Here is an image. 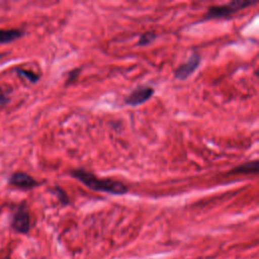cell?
Segmentation results:
<instances>
[{
	"label": "cell",
	"mask_w": 259,
	"mask_h": 259,
	"mask_svg": "<svg viewBox=\"0 0 259 259\" xmlns=\"http://www.w3.org/2000/svg\"><path fill=\"white\" fill-rule=\"evenodd\" d=\"M154 92V89L150 86H138L124 98V102L132 106L143 104L152 97Z\"/></svg>",
	"instance_id": "obj_5"
},
{
	"label": "cell",
	"mask_w": 259,
	"mask_h": 259,
	"mask_svg": "<svg viewBox=\"0 0 259 259\" xmlns=\"http://www.w3.org/2000/svg\"><path fill=\"white\" fill-rule=\"evenodd\" d=\"M70 175L95 191L107 192L114 195H121L128 191V188L122 182L109 178L101 179L84 169L72 170Z\"/></svg>",
	"instance_id": "obj_1"
},
{
	"label": "cell",
	"mask_w": 259,
	"mask_h": 259,
	"mask_svg": "<svg viewBox=\"0 0 259 259\" xmlns=\"http://www.w3.org/2000/svg\"><path fill=\"white\" fill-rule=\"evenodd\" d=\"M9 183L17 188L28 190L36 187L39 183L29 174L25 172H15L9 178Z\"/></svg>",
	"instance_id": "obj_6"
},
{
	"label": "cell",
	"mask_w": 259,
	"mask_h": 259,
	"mask_svg": "<svg viewBox=\"0 0 259 259\" xmlns=\"http://www.w3.org/2000/svg\"><path fill=\"white\" fill-rule=\"evenodd\" d=\"M22 34L19 29H0V44L11 42L22 36Z\"/></svg>",
	"instance_id": "obj_8"
},
{
	"label": "cell",
	"mask_w": 259,
	"mask_h": 259,
	"mask_svg": "<svg viewBox=\"0 0 259 259\" xmlns=\"http://www.w3.org/2000/svg\"><path fill=\"white\" fill-rule=\"evenodd\" d=\"M53 191H54V193L57 195L58 199L61 201L62 204L66 205V204L69 203V197H68V195L66 194V192H65L62 188H60L59 186H56Z\"/></svg>",
	"instance_id": "obj_11"
},
{
	"label": "cell",
	"mask_w": 259,
	"mask_h": 259,
	"mask_svg": "<svg viewBox=\"0 0 259 259\" xmlns=\"http://www.w3.org/2000/svg\"><path fill=\"white\" fill-rule=\"evenodd\" d=\"M156 33L154 32H151V31H148V32H144L140 35V38H139V41H138V45L139 46H147L149 44H151L155 38H156Z\"/></svg>",
	"instance_id": "obj_10"
},
{
	"label": "cell",
	"mask_w": 259,
	"mask_h": 259,
	"mask_svg": "<svg viewBox=\"0 0 259 259\" xmlns=\"http://www.w3.org/2000/svg\"><path fill=\"white\" fill-rule=\"evenodd\" d=\"M254 3H256V1L237 0V1H232L228 4H224V5H220V6H211L208 8L207 12L204 14V16L201 18L200 21L229 17L232 14L236 13L237 11L244 9L245 7H248Z\"/></svg>",
	"instance_id": "obj_2"
},
{
	"label": "cell",
	"mask_w": 259,
	"mask_h": 259,
	"mask_svg": "<svg viewBox=\"0 0 259 259\" xmlns=\"http://www.w3.org/2000/svg\"><path fill=\"white\" fill-rule=\"evenodd\" d=\"M79 69H76V70H74V71H72V72H70L69 73V78H68V83H71V82H73L77 77H78V75H79Z\"/></svg>",
	"instance_id": "obj_12"
},
{
	"label": "cell",
	"mask_w": 259,
	"mask_h": 259,
	"mask_svg": "<svg viewBox=\"0 0 259 259\" xmlns=\"http://www.w3.org/2000/svg\"><path fill=\"white\" fill-rule=\"evenodd\" d=\"M16 72L18 75L20 76H23L24 78L28 79V81L32 82V83H35L38 81L39 79V76L37 74H35L34 72L32 71H28V70H24V69H20V68H17L16 69Z\"/></svg>",
	"instance_id": "obj_9"
},
{
	"label": "cell",
	"mask_w": 259,
	"mask_h": 259,
	"mask_svg": "<svg viewBox=\"0 0 259 259\" xmlns=\"http://www.w3.org/2000/svg\"><path fill=\"white\" fill-rule=\"evenodd\" d=\"M11 227L14 231L20 234L28 233L30 229V215L25 202H22L17 210L14 212L12 218Z\"/></svg>",
	"instance_id": "obj_3"
},
{
	"label": "cell",
	"mask_w": 259,
	"mask_h": 259,
	"mask_svg": "<svg viewBox=\"0 0 259 259\" xmlns=\"http://www.w3.org/2000/svg\"><path fill=\"white\" fill-rule=\"evenodd\" d=\"M259 169V162L258 161H253V162H248L245 164H242L235 169H233L230 173L233 174H248V173H257Z\"/></svg>",
	"instance_id": "obj_7"
},
{
	"label": "cell",
	"mask_w": 259,
	"mask_h": 259,
	"mask_svg": "<svg viewBox=\"0 0 259 259\" xmlns=\"http://www.w3.org/2000/svg\"><path fill=\"white\" fill-rule=\"evenodd\" d=\"M199 64H200V56L196 51H193L189 59L175 69L174 77L179 80L187 79L198 68Z\"/></svg>",
	"instance_id": "obj_4"
},
{
	"label": "cell",
	"mask_w": 259,
	"mask_h": 259,
	"mask_svg": "<svg viewBox=\"0 0 259 259\" xmlns=\"http://www.w3.org/2000/svg\"><path fill=\"white\" fill-rule=\"evenodd\" d=\"M4 259H10V258H9V257H5Z\"/></svg>",
	"instance_id": "obj_13"
}]
</instances>
